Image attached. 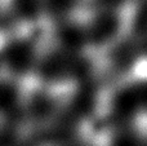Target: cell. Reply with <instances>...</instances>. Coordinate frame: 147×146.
Instances as JSON below:
<instances>
[{
  "label": "cell",
  "mask_w": 147,
  "mask_h": 146,
  "mask_svg": "<svg viewBox=\"0 0 147 146\" xmlns=\"http://www.w3.org/2000/svg\"><path fill=\"white\" fill-rule=\"evenodd\" d=\"M4 58L13 71L25 72L31 65L32 47L26 40H16L7 45Z\"/></svg>",
  "instance_id": "1"
},
{
  "label": "cell",
  "mask_w": 147,
  "mask_h": 146,
  "mask_svg": "<svg viewBox=\"0 0 147 146\" xmlns=\"http://www.w3.org/2000/svg\"><path fill=\"white\" fill-rule=\"evenodd\" d=\"M18 95L12 85L0 83V114L13 115L17 111Z\"/></svg>",
  "instance_id": "2"
},
{
  "label": "cell",
  "mask_w": 147,
  "mask_h": 146,
  "mask_svg": "<svg viewBox=\"0 0 147 146\" xmlns=\"http://www.w3.org/2000/svg\"><path fill=\"white\" fill-rule=\"evenodd\" d=\"M40 0H14V8L25 20H34L39 13Z\"/></svg>",
  "instance_id": "3"
},
{
  "label": "cell",
  "mask_w": 147,
  "mask_h": 146,
  "mask_svg": "<svg viewBox=\"0 0 147 146\" xmlns=\"http://www.w3.org/2000/svg\"><path fill=\"white\" fill-rule=\"evenodd\" d=\"M72 0H48V9L53 16L58 17L71 8Z\"/></svg>",
  "instance_id": "4"
}]
</instances>
